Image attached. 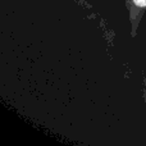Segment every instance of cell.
Returning a JSON list of instances; mask_svg holds the SVG:
<instances>
[{
    "label": "cell",
    "mask_w": 146,
    "mask_h": 146,
    "mask_svg": "<svg viewBox=\"0 0 146 146\" xmlns=\"http://www.w3.org/2000/svg\"><path fill=\"white\" fill-rule=\"evenodd\" d=\"M127 8L129 10V15H131V22H132V32L135 35L137 25L140 23L142 14L146 10V0H126Z\"/></svg>",
    "instance_id": "1"
}]
</instances>
